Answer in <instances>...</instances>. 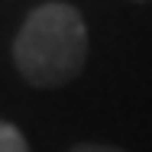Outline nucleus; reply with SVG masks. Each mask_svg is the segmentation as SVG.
<instances>
[{"label": "nucleus", "instance_id": "obj_2", "mask_svg": "<svg viewBox=\"0 0 152 152\" xmlns=\"http://www.w3.org/2000/svg\"><path fill=\"white\" fill-rule=\"evenodd\" d=\"M0 152H29L26 136L13 123H0Z\"/></svg>", "mask_w": 152, "mask_h": 152}, {"label": "nucleus", "instance_id": "obj_1", "mask_svg": "<svg viewBox=\"0 0 152 152\" xmlns=\"http://www.w3.org/2000/svg\"><path fill=\"white\" fill-rule=\"evenodd\" d=\"M88 58V29L75 7L45 3L23 23L13 42L16 71L36 88H61L81 75Z\"/></svg>", "mask_w": 152, "mask_h": 152}, {"label": "nucleus", "instance_id": "obj_3", "mask_svg": "<svg viewBox=\"0 0 152 152\" xmlns=\"http://www.w3.org/2000/svg\"><path fill=\"white\" fill-rule=\"evenodd\" d=\"M71 152H123L117 146H104V142H81V146H75Z\"/></svg>", "mask_w": 152, "mask_h": 152}]
</instances>
